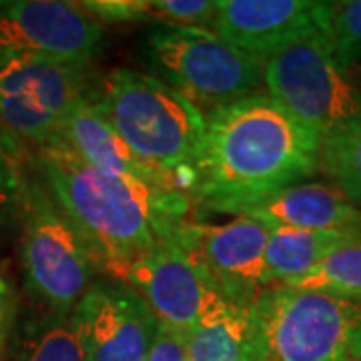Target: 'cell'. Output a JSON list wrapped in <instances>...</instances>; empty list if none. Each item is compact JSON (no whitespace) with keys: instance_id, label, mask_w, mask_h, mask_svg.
I'll return each mask as SVG.
<instances>
[{"instance_id":"cell-9","label":"cell","mask_w":361,"mask_h":361,"mask_svg":"<svg viewBox=\"0 0 361 361\" xmlns=\"http://www.w3.org/2000/svg\"><path fill=\"white\" fill-rule=\"evenodd\" d=\"M103 39L104 26L78 2L0 0V59L42 56L90 66Z\"/></svg>"},{"instance_id":"cell-1","label":"cell","mask_w":361,"mask_h":361,"mask_svg":"<svg viewBox=\"0 0 361 361\" xmlns=\"http://www.w3.org/2000/svg\"><path fill=\"white\" fill-rule=\"evenodd\" d=\"M319 155L322 139L259 92L205 116L189 199L205 211L233 215L317 175Z\"/></svg>"},{"instance_id":"cell-13","label":"cell","mask_w":361,"mask_h":361,"mask_svg":"<svg viewBox=\"0 0 361 361\" xmlns=\"http://www.w3.org/2000/svg\"><path fill=\"white\" fill-rule=\"evenodd\" d=\"M323 6L317 0H217L211 30L265 61L297 40L323 32Z\"/></svg>"},{"instance_id":"cell-11","label":"cell","mask_w":361,"mask_h":361,"mask_svg":"<svg viewBox=\"0 0 361 361\" xmlns=\"http://www.w3.org/2000/svg\"><path fill=\"white\" fill-rule=\"evenodd\" d=\"M71 315L89 361H147L159 334L153 311L123 281H94Z\"/></svg>"},{"instance_id":"cell-5","label":"cell","mask_w":361,"mask_h":361,"mask_svg":"<svg viewBox=\"0 0 361 361\" xmlns=\"http://www.w3.org/2000/svg\"><path fill=\"white\" fill-rule=\"evenodd\" d=\"M147 65L203 116L265 92L263 61L211 28L155 26L145 42Z\"/></svg>"},{"instance_id":"cell-4","label":"cell","mask_w":361,"mask_h":361,"mask_svg":"<svg viewBox=\"0 0 361 361\" xmlns=\"http://www.w3.org/2000/svg\"><path fill=\"white\" fill-rule=\"evenodd\" d=\"M245 361H361V297L265 287L247 310Z\"/></svg>"},{"instance_id":"cell-7","label":"cell","mask_w":361,"mask_h":361,"mask_svg":"<svg viewBox=\"0 0 361 361\" xmlns=\"http://www.w3.org/2000/svg\"><path fill=\"white\" fill-rule=\"evenodd\" d=\"M265 92L322 142L361 109V90L337 63L323 32L263 61Z\"/></svg>"},{"instance_id":"cell-16","label":"cell","mask_w":361,"mask_h":361,"mask_svg":"<svg viewBox=\"0 0 361 361\" xmlns=\"http://www.w3.org/2000/svg\"><path fill=\"white\" fill-rule=\"evenodd\" d=\"M360 239L361 233L305 231L269 225L263 287L295 281L315 269L329 253Z\"/></svg>"},{"instance_id":"cell-23","label":"cell","mask_w":361,"mask_h":361,"mask_svg":"<svg viewBox=\"0 0 361 361\" xmlns=\"http://www.w3.org/2000/svg\"><path fill=\"white\" fill-rule=\"evenodd\" d=\"M217 0H151V20L159 26L211 28Z\"/></svg>"},{"instance_id":"cell-14","label":"cell","mask_w":361,"mask_h":361,"mask_svg":"<svg viewBox=\"0 0 361 361\" xmlns=\"http://www.w3.org/2000/svg\"><path fill=\"white\" fill-rule=\"evenodd\" d=\"M56 139H61L85 163L99 169L104 175L125 180L142 191L179 193L165 177L147 167L130 151L129 145L121 139V135L97 104L94 92L75 104Z\"/></svg>"},{"instance_id":"cell-25","label":"cell","mask_w":361,"mask_h":361,"mask_svg":"<svg viewBox=\"0 0 361 361\" xmlns=\"http://www.w3.org/2000/svg\"><path fill=\"white\" fill-rule=\"evenodd\" d=\"M18 285L14 281L11 261H0V355L13 336L16 317H18Z\"/></svg>"},{"instance_id":"cell-19","label":"cell","mask_w":361,"mask_h":361,"mask_svg":"<svg viewBox=\"0 0 361 361\" xmlns=\"http://www.w3.org/2000/svg\"><path fill=\"white\" fill-rule=\"evenodd\" d=\"M319 171L361 209V109L322 142Z\"/></svg>"},{"instance_id":"cell-20","label":"cell","mask_w":361,"mask_h":361,"mask_svg":"<svg viewBox=\"0 0 361 361\" xmlns=\"http://www.w3.org/2000/svg\"><path fill=\"white\" fill-rule=\"evenodd\" d=\"M285 287L361 297V239L339 247L323 259L315 269L295 281H289Z\"/></svg>"},{"instance_id":"cell-17","label":"cell","mask_w":361,"mask_h":361,"mask_svg":"<svg viewBox=\"0 0 361 361\" xmlns=\"http://www.w3.org/2000/svg\"><path fill=\"white\" fill-rule=\"evenodd\" d=\"M247 310L215 293L203 317L185 337L187 361H245Z\"/></svg>"},{"instance_id":"cell-8","label":"cell","mask_w":361,"mask_h":361,"mask_svg":"<svg viewBox=\"0 0 361 361\" xmlns=\"http://www.w3.org/2000/svg\"><path fill=\"white\" fill-rule=\"evenodd\" d=\"M89 73L42 56L0 59V129L35 149L54 141L75 104L94 92Z\"/></svg>"},{"instance_id":"cell-2","label":"cell","mask_w":361,"mask_h":361,"mask_svg":"<svg viewBox=\"0 0 361 361\" xmlns=\"http://www.w3.org/2000/svg\"><path fill=\"white\" fill-rule=\"evenodd\" d=\"M40 179L89 245L99 269L118 279L135 259L179 239L191 199L183 193L142 191L104 175L61 139L35 149Z\"/></svg>"},{"instance_id":"cell-6","label":"cell","mask_w":361,"mask_h":361,"mask_svg":"<svg viewBox=\"0 0 361 361\" xmlns=\"http://www.w3.org/2000/svg\"><path fill=\"white\" fill-rule=\"evenodd\" d=\"M20 217V267L26 291L49 313L71 315L101 271L89 245L42 179L26 180Z\"/></svg>"},{"instance_id":"cell-21","label":"cell","mask_w":361,"mask_h":361,"mask_svg":"<svg viewBox=\"0 0 361 361\" xmlns=\"http://www.w3.org/2000/svg\"><path fill=\"white\" fill-rule=\"evenodd\" d=\"M323 37L348 73L361 66V0H329L323 6Z\"/></svg>"},{"instance_id":"cell-24","label":"cell","mask_w":361,"mask_h":361,"mask_svg":"<svg viewBox=\"0 0 361 361\" xmlns=\"http://www.w3.org/2000/svg\"><path fill=\"white\" fill-rule=\"evenodd\" d=\"M78 4L101 25L151 20V0H85Z\"/></svg>"},{"instance_id":"cell-18","label":"cell","mask_w":361,"mask_h":361,"mask_svg":"<svg viewBox=\"0 0 361 361\" xmlns=\"http://www.w3.org/2000/svg\"><path fill=\"white\" fill-rule=\"evenodd\" d=\"M16 345L14 361H89L73 315L49 313L28 322Z\"/></svg>"},{"instance_id":"cell-15","label":"cell","mask_w":361,"mask_h":361,"mask_svg":"<svg viewBox=\"0 0 361 361\" xmlns=\"http://www.w3.org/2000/svg\"><path fill=\"white\" fill-rule=\"evenodd\" d=\"M231 217H251L265 225L305 231L361 233V209L334 185L297 183L241 207Z\"/></svg>"},{"instance_id":"cell-12","label":"cell","mask_w":361,"mask_h":361,"mask_svg":"<svg viewBox=\"0 0 361 361\" xmlns=\"http://www.w3.org/2000/svg\"><path fill=\"white\" fill-rule=\"evenodd\" d=\"M180 239L193 249L223 297L249 307L265 289L269 225L251 217H233L219 225L189 221Z\"/></svg>"},{"instance_id":"cell-3","label":"cell","mask_w":361,"mask_h":361,"mask_svg":"<svg viewBox=\"0 0 361 361\" xmlns=\"http://www.w3.org/2000/svg\"><path fill=\"white\" fill-rule=\"evenodd\" d=\"M94 101L130 151L189 197L205 116L163 80L130 68L104 75Z\"/></svg>"},{"instance_id":"cell-22","label":"cell","mask_w":361,"mask_h":361,"mask_svg":"<svg viewBox=\"0 0 361 361\" xmlns=\"http://www.w3.org/2000/svg\"><path fill=\"white\" fill-rule=\"evenodd\" d=\"M26 179L20 165V142L0 129V225L20 217Z\"/></svg>"},{"instance_id":"cell-10","label":"cell","mask_w":361,"mask_h":361,"mask_svg":"<svg viewBox=\"0 0 361 361\" xmlns=\"http://www.w3.org/2000/svg\"><path fill=\"white\" fill-rule=\"evenodd\" d=\"M183 235V233H180ZM145 299L161 327L187 337L203 317L217 287L183 239L142 253L116 279Z\"/></svg>"},{"instance_id":"cell-26","label":"cell","mask_w":361,"mask_h":361,"mask_svg":"<svg viewBox=\"0 0 361 361\" xmlns=\"http://www.w3.org/2000/svg\"><path fill=\"white\" fill-rule=\"evenodd\" d=\"M147 361H187L185 337L159 325V334Z\"/></svg>"}]
</instances>
